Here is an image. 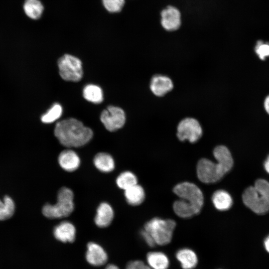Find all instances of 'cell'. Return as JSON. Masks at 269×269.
<instances>
[{
	"label": "cell",
	"instance_id": "obj_1",
	"mask_svg": "<svg viewBox=\"0 0 269 269\" xmlns=\"http://www.w3.org/2000/svg\"><path fill=\"white\" fill-rule=\"evenodd\" d=\"M217 162L208 159H201L197 165L198 179L205 183H212L220 180L229 171L233 165V159L228 148L224 145H218L213 150Z\"/></svg>",
	"mask_w": 269,
	"mask_h": 269
},
{
	"label": "cell",
	"instance_id": "obj_2",
	"mask_svg": "<svg viewBox=\"0 0 269 269\" xmlns=\"http://www.w3.org/2000/svg\"><path fill=\"white\" fill-rule=\"evenodd\" d=\"M173 192L180 198L173 204L175 213L181 218H189L198 214L203 205L204 197L195 184L184 182L175 185Z\"/></svg>",
	"mask_w": 269,
	"mask_h": 269
},
{
	"label": "cell",
	"instance_id": "obj_3",
	"mask_svg": "<svg viewBox=\"0 0 269 269\" xmlns=\"http://www.w3.org/2000/svg\"><path fill=\"white\" fill-rule=\"evenodd\" d=\"M54 134L63 146L78 147L89 142L93 133L91 129L85 126L80 121L68 118L57 123Z\"/></svg>",
	"mask_w": 269,
	"mask_h": 269
},
{
	"label": "cell",
	"instance_id": "obj_4",
	"mask_svg": "<svg viewBox=\"0 0 269 269\" xmlns=\"http://www.w3.org/2000/svg\"><path fill=\"white\" fill-rule=\"evenodd\" d=\"M245 205L254 212L263 214L269 211V183L257 180L254 185L247 188L242 195Z\"/></svg>",
	"mask_w": 269,
	"mask_h": 269
},
{
	"label": "cell",
	"instance_id": "obj_5",
	"mask_svg": "<svg viewBox=\"0 0 269 269\" xmlns=\"http://www.w3.org/2000/svg\"><path fill=\"white\" fill-rule=\"evenodd\" d=\"M74 194L68 187H62L58 191L57 202L55 204H46L42 208L44 216L50 219L66 217L73 211Z\"/></svg>",
	"mask_w": 269,
	"mask_h": 269
},
{
	"label": "cell",
	"instance_id": "obj_6",
	"mask_svg": "<svg viewBox=\"0 0 269 269\" xmlns=\"http://www.w3.org/2000/svg\"><path fill=\"white\" fill-rule=\"evenodd\" d=\"M175 226L173 220L154 218L145 223L144 230L150 234L156 245L163 246L170 242Z\"/></svg>",
	"mask_w": 269,
	"mask_h": 269
},
{
	"label": "cell",
	"instance_id": "obj_7",
	"mask_svg": "<svg viewBox=\"0 0 269 269\" xmlns=\"http://www.w3.org/2000/svg\"><path fill=\"white\" fill-rule=\"evenodd\" d=\"M57 63L60 76L63 80L78 82L82 78V62L77 57L65 54L58 59Z\"/></svg>",
	"mask_w": 269,
	"mask_h": 269
},
{
	"label": "cell",
	"instance_id": "obj_8",
	"mask_svg": "<svg viewBox=\"0 0 269 269\" xmlns=\"http://www.w3.org/2000/svg\"><path fill=\"white\" fill-rule=\"evenodd\" d=\"M202 129L199 122L192 118L181 120L177 128V136L181 141L185 140L194 143L202 135Z\"/></svg>",
	"mask_w": 269,
	"mask_h": 269
},
{
	"label": "cell",
	"instance_id": "obj_9",
	"mask_svg": "<svg viewBox=\"0 0 269 269\" xmlns=\"http://www.w3.org/2000/svg\"><path fill=\"white\" fill-rule=\"evenodd\" d=\"M100 120L107 130L114 132L124 126L126 115L122 109L111 105L102 111Z\"/></svg>",
	"mask_w": 269,
	"mask_h": 269
},
{
	"label": "cell",
	"instance_id": "obj_10",
	"mask_svg": "<svg viewBox=\"0 0 269 269\" xmlns=\"http://www.w3.org/2000/svg\"><path fill=\"white\" fill-rule=\"evenodd\" d=\"M160 23L162 27L168 31L178 29L181 23V13L176 7L169 5L160 12Z\"/></svg>",
	"mask_w": 269,
	"mask_h": 269
},
{
	"label": "cell",
	"instance_id": "obj_11",
	"mask_svg": "<svg viewBox=\"0 0 269 269\" xmlns=\"http://www.w3.org/2000/svg\"><path fill=\"white\" fill-rule=\"evenodd\" d=\"M86 259L92 266H101L107 262L108 256L101 246L94 242H90L87 245Z\"/></svg>",
	"mask_w": 269,
	"mask_h": 269
},
{
	"label": "cell",
	"instance_id": "obj_12",
	"mask_svg": "<svg viewBox=\"0 0 269 269\" xmlns=\"http://www.w3.org/2000/svg\"><path fill=\"white\" fill-rule=\"evenodd\" d=\"M173 87L172 80L168 77L162 75L153 76L150 81V89L156 96H163L170 91Z\"/></svg>",
	"mask_w": 269,
	"mask_h": 269
},
{
	"label": "cell",
	"instance_id": "obj_13",
	"mask_svg": "<svg viewBox=\"0 0 269 269\" xmlns=\"http://www.w3.org/2000/svg\"><path fill=\"white\" fill-rule=\"evenodd\" d=\"M53 235L60 242L72 243L75 239L76 229L72 223L64 221L54 227Z\"/></svg>",
	"mask_w": 269,
	"mask_h": 269
},
{
	"label": "cell",
	"instance_id": "obj_14",
	"mask_svg": "<svg viewBox=\"0 0 269 269\" xmlns=\"http://www.w3.org/2000/svg\"><path fill=\"white\" fill-rule=\"evenodd\" d=\"M58 161L60 167L68 172L76 170L80 164L79 156L72 149L63 150L58 156Z\"/></svg>",
	"mask_w": 269,
	"mask_h": 269
},
{
	"label": "cell",
	"instance_id": "obj_15",
	"mask_svg": "<svg viewBox=\"0 0 269 269\" xmlns=\"http://www.w3.org/2000/svg\"><path fill=\"white\" fill-rule=\"evenodd\" d=\"M114 216V213L112 206L107 202H102L97 209L95 223L99 227H107L112 223Z\"/></svg>",
	"mask_w": 269,
	"mask_h": 269
},
{
	"label": "cell",
	"instance_id": "obj_16",
	"mask_svg": "<svg viewBox=\"0 0 269 269\" xmlns=\"http://www.w3.org/2000/svg\"><path fill=\"white\" fill-rule=\"evenodd\" d=\"M176 258L183 269H192L197 264L198 258L195 253L189 249H182L176 253Z\"/></svg>",
	"mask_w": 269,
	"mask_h": 269
},
{
	"label": "cell",
	"instance_id": "obj_17",
	"mask_svg": "<svg viewBox=\"0 0 269 269\" xmlns=\"http://www.w3.org/2000/svg\"><path fill=\"white\" fill-rule=\"evenodd\" d=\"M93 163L100 171L108 173L115 168V161L113 157L106 152H99L94 157Z\"/></svg>",
	"mask_w": 269,
	"mask_h": 269
},
{
	"label": "cell",
	"instance_id": "obj_18",
	"mask_svg": "<svg viewBox=\"0 0 269 269\" xmlns=\"http://www.w3.org/2000/svg\"><path fill=\"white\" fill-rule=\"evenodd\" d=\"M148 266L152 269H167L169 261L167 256L160 252H151L147 254Z\"/></svg>",
	"mask_w": 269,
	"mask_h": 269
},
{
	"label": "cell",
	"instance_id": "obj_19",
	"mask_svg": "<svg viewBox=\"0 0 269 269\" xmlns=\"http://www.w3.org/2000/svg\"><path fill=\"white\" fill-rule=\"evenodd\" d=\"M23 9L28 17L33 20H37L41 17L44 6L40 0H25Z\"/></svg>",
	"mask_w": 269,
	"mask_h": 269
},
{
	"label": "cell",
	"instance_id": "obj_20",
	"mask_svg": "<svg viewBox=\"0 0 269 269\" xmlns=\"http://www.w3.org/2000/svg\"><path fill=\"white\" fill-rule=\"evenodd\" d=\"M212 201L215 207L220 211L228 210L233 203L231 195L223 190L216 191L212 195Z\"/></svg>",
	"mask_w": 269,
	"mask_h": 269
},
{
	"label": "cell",
	"instance_id": "obj_21",
	"mask_svg": "<svg viewBox=\"0 0 269 269\" xmlns=\"http://www.w3.org/2000/svg\"><path fill=\"white\" fill-rule=\"evenodd\" d=\"M125 197L127 202L133 206L140 204L145 198L143 188L136 184L125 190Z\"/></svg>",
	"mask_w": 269,
	"mask_h": 269
},
{
	"label": "cell",
	"instance_id": "obj_22",
	"mask_svg": "<svg viewBox=\"0 0 269 269\" xmlns=\"http://www.w3.org/2000/svg\"><path fill=\"white\" fill-rule=\"evenodd\" d=\"M83 95L86 100L94 104H99L103 101V91L96 85H87L83 89Z\"/></svg>",
	"mask_w": 269,
	"mask_h": 269
},
{
	"label": "cell",
	"instance_id": "obj_23",
	"mask_svg": "<svg viewBox=\"0 0 269 269\" xmlns=\"http://www.w3.org/2000/svg\"><path fill=\"white\" fill-rule=\"evenodd\" d=\"M15 211L13 200L8 196H5L0 199V220H5L10 218Z\"/></svg>",
	"mask_w": 269,
	"mask_h": 269
},
{
	"label": "cell",
	"instance_id": "obj_24",
	"mask_svg": "<svg viewBox=\"0 0 269 269\" xmlns=\"http://www.w3.org/2000/svg\"><path fill=\"white\" fill-rule=\"evenodd\" d=\"M118 186L124 190L137 184L136 176L132 172L126 171L121 173L117 178Z\"/></svg>",
	"mask_w": 269,
	"mask_h": 269
},
{
	"label": "cell",
	"instance_id": "obj_25",
	"mask_svg": "<svg viewBox=\"0 0 269 269\" xmlns=\"http://www.w3.org/2000/svg\"><path fill=\"white\" fill-rule=\"evenodd\" d=\"M62 114V108L58 104H54L41 117V121L44 123L49 124L58 119Z\"/></svg>",
	"mask_w": 269,
	"mask_h": 269
},
{
	"label": "cell",
	"instance_id": "obj_26",
	"mask_svg": "<svg viewBox=\"0 0 269 269\" xmlns=\"http://www.w3.org/2000/svg\"><path fill=\"white\" fill-rule=\"evenodd\" d=\"M107 10L110 12H118L123 8L125 0H102Z\"/></svg>",
	"mask_w": 269,
	"mask_h": 269
},
{
	"label": "cell",
	"instance_id": "obj_27",
	"mask_svg": "<svg viewBox=\"0 0 269 269\" xmlns=\"http://www.w3.org/2000/svg\"><path fill=\"white\" fill-rule=\"evenodd\" d=\"M255 52L261 59L264 60L266 57L269 56V44L264 43L261 40L258 41L255 46Z\"/></svg>",
	"mask_w": 269,
	"mask_h": 269
},
{
	"label": "cell",
	"instance_id": "obj_28",
	"mask_svg": "<svg viewBox=\"0 0 269 269\" xmlns=\"http://www.w3.org/2000/svg\"><path fill=\"white\" fill-rule=\"evenodd\" d=\"M126 269H152L141 261H131L128 263Z\"/></svg>",
	"mask_w": 269,
	"mask_h": 269
},
{
	"label": "cell",
	"instance_id": "obj_29",
	"mask_svg": "<svg viewBox=\"0 0 269 269\" xmlns=\"http://www.w3.org/2000/svg\"><path fill=\"white\" fill-rule=\"evenodd\" d=\"M140 233L143 239L149 247H153L156 245L152 237L145 230L143 229Z\"/></svg>",
	"mask_w": 269,
	"mask_h": 269
},
{
	"label": "cell",
	"instance_id": "obj_30",
	"mask_svg": "<svg viewBox=\"0 0 269 269\" xmlns=\"http://www.w3.org/2000/svg\"><path fill=\"white\" fill-rule=\"evenodd\" d=\"M264 107L266 112L269 114V95L265 99Z\"/></svg>",
	"mask_w": 269,
	"mask_h": 269
},
{
	"label": "cell",
	"instance_id": "obj_31",
	"mask_svg": "<svg viewBox=\"0 0 269 269\" xmlns=\"http://www.w3.org/2000/svg\"><path fill=\"white\" fill-rule=\"evenodd\" d=\"M264 167L267 172L269 173V155L264 163Z\"/></svg>",
	"mask_w": 269,
	"mask_h": 269
},
{
	"label": "cell",
	"instance_id": "obj_32",
	"mask_svg": "<svg viewBox=\"0 0 269 269\" xmlns=\"http://www.w3.org/2000/svg\"><path fill=\"white\" fill-rule=\"evenodd\" d=\"M265 247L267 252L269 253V236L265 241Z\"/></svg>",
	"mask_w": 269,
	"mask_h": 269
},
{
	"label": "cell",
	"instance_id": "obj_33",
	"mask_svg": "<svg viewBox=\"0 0 269 269\" xmlns=\"http://www.w3.org/2000/svg\"><path fill=\"white\" fill-rule=\"evenodd\" d=\"M105 269H120L117 266L110 264L107 266Z\"/></svg>",
	"mask_w": 269,
	"mask_h": 269
}]
</instances>
